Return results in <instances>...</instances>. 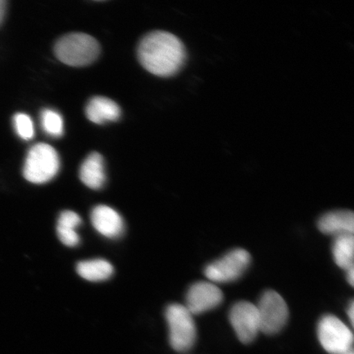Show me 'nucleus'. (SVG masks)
<instances>
[{"mask_svg": "<svg viewBox=\"0 0 354 354\" xmlns=\"http://www.w3.org/2000/svg\"><path fill=\"white\" fill-rule=\"evenodd\" d=\"M41 125L46 134L52 137H61L64 132L63 117L57 111L46 109L41 115Z\"/></svg>", "mask_w": 354, "mask_h": 354, "instance_id": "f3484780", "label": "nucleus"}, {"mask_svg": "<svg viewBox=\"0 0 354 354\" xmlns=\"http://www.w3.org/2000/svg\"><path fill=\"white\" fill-rule=\"evenodd\" d=\"M91 223L97 232L110 239L120 237L124 232V221L116 210L98 205L91 212Z\"/></svg>", "mask_w": 354, "mask_h": 354, "instance_id": "9d476101", "label": "nucleus"}, {"mask_svg": "<svg viewBox=\"0 0 354 354\" xmlns=\"http://www.w3.org/2000/svg\"><path fill=\"white\" fill-rule=\"evenodd\" d=\"M6 11V2L4 0H0V24H1L4 15Z\"/></svg>", "mask_w": 354, "mask_h": 354, "instance_id": "6ab92c4d", "label": "nucleus"}, {"mask_svg": "<svg viewBox=\"0 0 354 354\" xmlns=\"http://www.w3.org/2000/svg\"><path fill=\"white\" fill-rule=\"evenodd\" d=\"M318 339L330 354H344L353 351V335L351 329L333 315L321 318L317 326Z\"/></svg>", "mask_w": 354, "mask_h": 354, "instance_id": "39448f33", "label": "nucleus"}, {"mask_svg": "<svg viewBox=\"0 0 354 354\" xmlns=\"http://www.w3.org/2000/svg\"><path fill=\"white\" fill-rule=\"evenodd\" d=\"M223 294L214 283L198 281L190 286L187 295V308L192 315L218 308L223 303Z\"/></svg>", "mask_w": 354, "mask_h": 354, "instance_id": "1a4fd4ad", "label": "nucleus"}, {"mask_svg": "<svg viewBox=\"0 0 354 354\" xmlns=\"http://www.w3.org/2000/svg\"><path fill=\"white\" fill-rule=\"evenodd\" d=\"M80 179L88 188L100 189L106 183L104 158L99 153H92L80 168Z\"/></svg>", "mask_w": 354, "mask_h": 354, "instance_id": "ddd939ff", "label": "nucleus"}, {"mask_svg": "<svg viewBox=\"0 0 354 354\" xmlns=\"http://www.w3.org/2000/svg\"><path fill=\"white\" fill-rule=\"evenodd\" d=\"M317 227L323 234L335 237L353 234V212L346 210L327 212L318 220Z\"/></svg>", "mask_w": 354, "mask_h": 354, "instance_id": "9b49d317", "label": "nucleus"}, {"mask_svg": "<svg viewBox=\"0 0 354 354\" xmlns=\"http://www.w3.org/2000/svg\"><path fill=\"white\" fill-rule=\"evenodd\" d=\"M15 130L21 139L32 140L35 136L34 123L28 114L17 113L13 118Z\"/></svg>", "mask_w": 354, "mask_h": 354, "instance_id": "a211bd4d", "label": "nucleus"}, {"mask_svg": "<svg viewBox=\"0 0 354 354\" xmlns=\"http://www.w3.org/2000/svg\"><path fill=\"white\" fill-rule=\"evenodd\" d=\"M60 168V159L55 148L44 143L37 144L29 150L24 167L26 180L44 184L54 179Z\"/></svg>", "mask_w": 354, "mask_h": 354, "instance_id": "7ed1b4c3", "label": "nucleus"}, {"mask_svg": "<svg viewBox=\"0 0 354 354\" xmlns=\"http://www.w3.org/2000/svg\"><path fill=\"white\" fill-rule=\"evenodd\" d=\"M98 41L85 33H71L57 41L55 54L62 63L72 66L90 65L98 57Z\"/></svg>", "mask_w": 354, "mask_h": 354, "instance_id": "f03ea898", "label": "nucleus"}, {"mask_svg": "<svg viewBox=\"0 0 354 354\" xmlns=\"http://www.w3.org/2000/svg\"><path fill=\"white\" fill-rule=\"evenodd\" d=\"M140 63L155 76L169 77L183 68L187 51L175 35L157 30L142 39L138 47Z\"/></svg>", "mask_w": 354, "mask_h": 354, "instance_id": "f257e3e1", "label": "nucleus"}, {"mask_svg": "<svg viewBox=\"0 0 354 354\" xmlns=\"http://www.w3.org/2000/svg\"><path fill=\"white\" fill-rule=\"evenodd\" d=\"M256 306L259 315L260 331L271 335L284 328L289 317V308L277 292L266 291Z\"/></svg>", "mask_w": 354, "mask_h": 354, "instance_id": "0eeeda50", "label": "nucleus"}, {"mask_svg": "<svg viewBox=\"0 0 354 354\" xmlns=\"http://www.w3.org/2000/svg\"><path fill=\"white\" fill-rule=\"evenodd\" d=\"M82 223L81 216L73 211L61 212L57 224V236L66 246L75 247L79 245L80 236L76 229Z\"/></svg>", "mask_w": 354, "mask_h": 354, "instance_id": "4468645a", "label": "nucleus"}, {"mask_svg": "<svg viewBox=\"0 0 354 354\" xmlns=\"http://www.w3.org/2000/svg\"><path fill=\"white\" fill-rule=\"evenodd\" d=\"M230 322L243 344L253 342L260 332V320L255 304L247 301L234 304L229 313Z\"/></svg>", "mask_w": 354, "mask_h": 354, "instance_id": "6e6552de", "label": "nucleus"}, {"mask_svg": "<svg viewBox=\"0 0 354 354\" xmlns=\"http://www.w3.org/2000/svg\"><path fill=\"white\" fill-rule=\"evenodd\" d=\"M169 342L177 352H187L196 342L197 330L193 315L184 305L174 304L166 309Z\"/></svg>", "mask_w": 354, "mask_h": 354, "instance_id": "20e7f679", "label": "nucleus"}, {"mask_svg": "<svg viewBox=\"0 0 354 354\" xmlns=\"http://www.w3.org/2000/svg\"><path fill=\"white\" fill-rule=\"evenodd\" d=\"M122 111L117 103L106 97L96 96L87 104L86 117L95 124L116 122L121 117Z\"/></svg>", "mask_w": 354, "mask_h": 354, "instance_id": "f8f14e48", "label": "nucleus"}, {"mask_svg": "<svg viewBox=\"0 0 354 354\" xmlns=\"http://www.w3.org/2000/svg\"><path fill=\"white\" fill-rule=\"evenodd\" d=\"M353 234H342L335 237L332 253L335 263L344 271L353 268Z\"/></svg>", "mask_w": 354, "mask_h": 354, "instance_id": "dca6fc26", "label": "nucleus"}, {"mask_svg": "<svg viewBox=\"0 0 354 354\" xmlns=\"http://www.w3.org/2000/svg\"><path fill=\"white\" fill-rule=\"evenodd\" d=\"M251 263L249 252L236 249L207 266L205 274L210 282L228 283L236 281Z\"/></svg>", "mask_w": 354, "mask_h": 354, "instance_id": "423d86ee", "label": "nucleus"}, {"mask_svg": "<svg viewBox=\"0 0 354 354\" xmlns=\"http://www.w3.org/2000/svg\"><path fill=\"white\" fill-rule=\"evenodd\" d=\"M79 276L88 281H103L113 276L112 265L104 259L82 261L77 266Z\"/></svg>", "mask_w": 354, "mask_h": 354, "instance_id": "2eb2a0df", "label": "nucleus"}, {"mask_svg": "<svg viewBox=\"0 0 354 354\" xmlns=\"http://www.w3.org/2000/svg\"><path fill=\"white\" fill-rule=\"evenodd\" d=\"M348 315L349 320H351L352 326H353V321H354V303L353 301L349 304V307L348 309Z\"/></svg>", "mask_w": 354, "mask_h": 354, "instance_id": "aec40b11", "label": "nucleus"}, {"mask_svg": "<svg viewBox=\"0 0 354 354\" xmlns=\"http://www.w3.org/2000/svg\"><path fill=\"white\" fill-rule=\"evenodd\" d=\"M347 272V280L349 284H351L352 286L354 285V268H352L351 269H348Z\"/></svg>", "mask_w": 354, "mask_h": 354, "instance_id": "412c9836", "label": "nucleus"}, {"mask_svg": "<svg viewBox=\"0 0 354 354\" xmlns=\"http://www.w3.org/2000/svg\"><path fill=\"white\" fill-rule=\"evenodd\" d=\"M344 354H353V351H349V352H348L346 353H344Z\"/></svg>", "mask_w": 354, "mask_h": 354, "instance_id": "4be33fe9", "label": "nucleus"}]
</instances>
